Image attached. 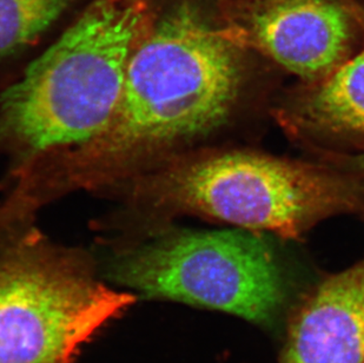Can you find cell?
I'll return each mask as SVG.
<instances>
[{
    "instance_id": "5b68a950",
    "label": "cell",
    "mask_w": 364,
    "mask_h": 363,
    "mask_svg": "<svg viewBox=\"0 0 364 363\" xmlns=\"http://www.w3.org/2000/svg\"><path fill=\"white\" fill-rule=\"evenodd\" d=\"M111 281L141 298L181 302L272 328L288 300L268 246L244 231L172 230L114 257Z\"/></svg>"
},
{
    "instance_id": "277c9868",
    "label": "cell",
    "mask_w": 364,
    "mask_h": 363,
    "mask_svg": "<svg viewBox=\"0 0 364 363\" xmlns=\"http://www.w3.org/2000/svg\"><path fill=\"white\" fill-rule=\"evenodd\" d=\"M136 300L39 233L10 241L0 248V363H73Z\"/></svg>"
},
{
    "instance_id": "8992f818",
    "label": "cell",
    "mask_w": 364,
    "mask_h": 363,
    "mask_svg": "<svg viewBox=\"0 0 364 363\" xmlns=\"http://www.w3.org/2000/svg\"><path fill=\"white\" fill-rule=\"evenodd\" d=\"M220 24L240 48L306 80L350 58L364 31L363 9L346 0H222Z\"/></svg>"
},
{
    "instance_id": "9c48e42d",
    "label": "cell",
    "mask_w": 364,
    "mask_h": 363,
    "mask_svg": "<svg viewBox=\"0 0 364 363\" xmlns=\"http://www.w3.org/2000/svg\"><path fill=\"white\" fill-rule=\"evenodd\" d=\"M73 0H0V59L37 41Z\"/></svg>"
},
{
    "instance_id": "ba28073f",
    "label": "cell",
    "mask_w": 364,
    "mask_h": 363,
    "mask_svg": "<svg viewBox=\"0 0 364 363\" xmlns=\"http://www.w3.org/2000/svg\"><path fill=\"white\" fill-rule=\"evenodd\" d=\"M296 116L314 130L364 138V46L304 96Z\"/></svg>"
},
{
    "instance_id": "6da1fadb",
    "label": "cell",
    "mask_w": 364,
    "mask_h": 363,
    "mask_svg": "<svg viewBox=\"0 0 364 363\" xmlns=\"http://www.w3.org/2000/svg\"><path fill=\"white\" fill-rule=\"evenodd\" d=\"M244 79L243 48L195 4L143 32L107 129L68 159L73 181L206 135L224 123Z\"/></svg>"
},
{
    "instance_id": "7a4b0ae2",
    "label": "cell",
    "mask_w": 364,
    "mask_h": 363,
    "mask_svg": "<svg viewBox=\"0 0 364 363\" xmlns=\"http://www.w3.org/2000/svg\"><path fill=\"white\" fill-rule=\"evenodd\" d=\"M141 0H96L0 93V149L41 154L80 147L114 116L127 63L143 35Z\"/></svg>"
},
{
    "instance_id": "3957f363",
    "label": "cell",
    "mask_w": 364,
    "mask_h": 363,
    "mask_svg": "<svg viewBox=\"0 0 364 363\" xmlns=\"http://www.w3.org/2000/svg\"><path fill=\"white\" fill-rule=\"evenodd\" d=\"M159 206L299 238L320 219L364 209L358 182L317 165L245 151L204 154L146 179Z\"/></svg>"
},
{
    "instance_id": "52a82bcc",
    "label": "cell",
    "mask_w": 364,
    "mask_h": 363,
    "mask_svg": "<svg viewBox=\"0 0 364 363\" xmlns=\"http://www.w3.org/2000/svg\"><path fill=\"white\" fill-rule=\"evenodd\" d=\"M279 363H364V260L306 295L289 319Z\"/></svg>"
}]
</instances>
